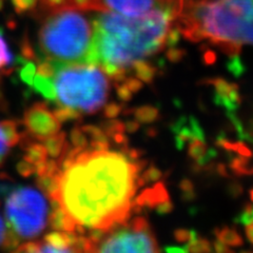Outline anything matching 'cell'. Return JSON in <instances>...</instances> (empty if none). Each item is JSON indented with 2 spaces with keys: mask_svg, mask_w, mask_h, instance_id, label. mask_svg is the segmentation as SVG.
Returning <instances> with one entry per match:
<instances>
[{
  "mask_svg": "<svg viewBox=\"0 0 253 253\" xmlns=\"http://www.w3.org/2000/svg\"><path fill=\"white\" fill-rule=\"evenodd\" d=\"M226 68L229 72L236 78L243 76L247 71L246 67H245L239 55L230 56V59L226 62Z\"/></svg>",
  "mask_w": 253,
  "mask_h": 253,
  "instance_id": "22",
  "label": "cell"
},
{
  "mask_svg": "<svg viewBox=\"0 0 253 253\" xmlns=\"http://www.w3.org/2000/svg\"><path fill=\"white\" fill-rule=\"evenodd\" d=\"M162 177V171L156 168L155 166H151L147 169L141 176L138 177V186H144L146 184H150L152 181H156Z\"/></svg>",
  "mask_w": 253,
  "mask_h": 253,
  "instance_id": "28",
  "label": "cell"
},
{
  "mask_svg": "<svg viewBox=\"0 0 253 253\" xmlns=\"http://www.w3.org/2000/svg\"><path fill=\"white\" fill-rule=\"evenodd\" d=\"M116 92H117V96L120 98L122 101L126 102V101H130L132 98V92L130 91V89L128 86L126 85V84H116Z\"/></svg>",
  "mask_w": 253,
  "mask_h": 253,
  "instance_id": "37",
  "label": "cell"
},
{
  "mask_svg": "<svg viewBox=\"0 0 253 253\" xmlns=\"http://www.w3.org/2000/svg\"><path fill=\"white\" fill-rule=\"evenodd\" d=\"M216 239L224 244L228 245V246L232 247H242L244 245V240L242 236L237 233V231L233 228L230 227H223V228H216L213 231Z\"/></svg>",
  "mask_w": 253,
  "mask_h": 253,
  "instance_id": "11",
  "label": "cell"
},
{
  "mask_svg": "<svg viewBox=\"0 0 253 253\" xmlns=\"http://www.w3.org/2000/svg\"><path fill=\"white\" fill-rule=\"evenodd\" d=\"M205 52L203 55V61L206 66H212L216 61V54L210 49H207L205 45Z\"/></svg>",
  "mask_w": 253,
  "mask_h": 253,
  "instance_id": "46",
  "label": "cell"
},
{
  "mask_svg": "<svg viewBox=\"0 0 253 253\" xmlns=\"http://www.w3.org/2000/svg\"><path fill=\"white\" fill-rule=\"evenodd\" d=\"M55 67L54 84L62 106L94 114L105 107L110 84L107 74L94 63H69Z\"/></svg>",
  "mask_w": 253,
  "mask_h": 253,
  "instance_id": "4",
  "label": "cell"
},
{
  "mask_svg": "<svg viewBox=\"0 0 253 253\" xmlns=\"http://www.w3.org/2000/svg\"><path fill=\"white\" fill-rule=\"evenodd\" d=\"M9 146H7L6 141L2 135V132L0 130V167L4 164L5 158L9 153Z\"/></svg>",
  "mask_w": 253,
  "mask_h": 253,
  "instance_id": "44",
  "label": "cell"
},
{
  "mask_svg": "<svg viewBox=\"0 0 253 253\" xmlns=\"http://www.w3.org/2000/svg\"><path fill=\"white\" fill-rule=\"evenodd\" d=\"M146 165L124 153L85 149L61 171L55 200L77 226L108 232L128 221L138 174Z\"/></svg>",
  "mask_w": 253,
  "mask_h": 253,
  "instance_id": "1",
  "label": "cell"
},
{
  "mask_svg": "<svg viewBox=\"0 0 253 253\" xmlns=\"http://www.w3.org/2000/svg\"><path fill=\"white\" fill-rule=\"evenodd\" d=\"M135 120L142 124H151L160 118V111L152 106H144L137 109H133Z\"/></svg>",
  "mask_w": 253,
  "mask_h": 253,
  "instance_id": "17",
  "label": "cell"
},
{
  "mask_svg": "<svg viewBox=\"0 0 253 253\" xmlns=\"http://www.w3.org/2000/svg\"><path fill=\"white\" fill-rule=\"evenodd\" d=\"M36 73L38 75H42L45 77H53L55 75V67L53 63L49 60L39 61L38 66L36 68Z\"/></svg>",
  "mask_w": 253,
  "mask_h": 253,
  "instance_id": "33",
  "label": "cell"
},
{
  "mask_svg": "<svg viewBox=\"0 0 253 253\" xmlns=\"http://www.w3.org/2000/svg\"><path fill=\"white\" fill-rule=\"evenodd\" d=\"M189 126H190V128H191V130H192V132L194 134V136L196 138H199V139L205 141V139H206L205 132H204V130L202 128L200 122L197 121L195 117L192 116V117L189 118Z\"/></svg>",
  "mask_w": 253,
  "mask_h": 253,
  "instance_id": "35",
  "label": "cell"
},
{
  "mask_svg": "<svg viewBox=\"0 0 253 253\" xmlns=\"http://www.w3.org/2000/svg\"><path fill=\"white\" fill-rule=\"evenodd\" d=\"M215 171L219 176L223 177H229V173L227 171V167L224 164H218L215 167Z\"/></svg>",
  "mask_w": 253,
  "mask_h": 253,
  "instance_id": "52",
  "label": "cell"
},
{
  "mask_svg": "<svg viewBox=\"0 0 253 253\" xmlns=\"http://www.w3.org/2000/svg\"><path fill=\"white\" fill-rule=\"evenodd\" d=\"M234 223L243 226H247L253 223V204H246L243 211L234 218Z\"/></svg>",
  "mask_w": 253,
  "mask_h": 253,
  "instance_id": "29",
  "label": "cell"
},
{
  "mask_svg": "<svg viewBox=\"0 0 253 253\" xmlns=\"http://www.w3.org/2000/svg\"><path fill=\"white\" fill-rule=\"evenodd\" d=\"M166 56H167L170 62H174V63L179 62L186 56V51L183 49H174V47L171 46V49L168 50Z\"/></svg>",
  "mask_w": 253,
  "mask_h": 253,
  "instance_id": "38",
  "label": "cell"
},
{
  "mask_svg": "<svg viewBox=\"0 0 253 253\" xmlns=\"http://www.w3.org/2000/svg\"><path fill=\"white\" fill-rule=\"evenodd\" d=\"M165 251H167L169 253H171V252H187L186 248H178V247H169V248H166Z\"/></svg>",
  "mask_w": 253,
  "mask_h": 253,
  "instance_id": "55",
  "label": "cell"
},
{
  "mask_svg": "<svg viewBox=\"0 0 253 253\" xmlns=\"http://www.w3.org/2000/svg\"><path fill=\"white\" fill-rule=\"evenodd\" d=\"M155 209H156V212L158 213V214L166 215V214H169V213H171L173 211L174 205L170 200H168V201H165V202L161 203L160 205H157Z\"/></svg>",
  "mask_w": 253,
  "mask_h": 253,
  "instance_id": "43",
  "label": "cell"
},
{
  "mask_svg": "<svg viewBox=\"0 0 253 253\" xmlns=\"http://www.w3.org/2000/svg\"><path fill=\"white\" fill-rule=\"evenodd\" d=\"M13 62L12 53L10 52L2 35L0 34V70L10 68Z\"/></svg>",
  "mask_w": 253,
  "mask_h": 253,
  "instance_id": "27",
  "label": "cell"
},
{
  "mask_svg": "<svg viewBox=\"0 0 253 253\" xmlns=\"http://www.w3.org/2000/svg\"><path fill=\"white\" fill-rule=\"evenodd\" d=\"M0 130L9 147H14L19 144L20 133L18 132V123L16 121H3L0 123Z\"/></svg>",
  "mask_w": 253,
  "mask_h": 253,
  "instance_id": "16",
  "label": "cell"
},
{
  "mask_svg": "<svg viewBox=\"0 0 253 253\" xmlns=\"http://www.w3.org/2000/svg\"><path fill=\"white\" fill-rule=\"evenodd\" d=\"M207 145H206V141L201 140L199 138H194L191 141H189V147H188V155L191 157L193 161L200 160L202 156H204L207 152Z\"/></svg>",
  "mask_w": 253,
  "mask_h": 253,
  "instance_id": "18",
  "label": "cell"
},
{
  "mask_svg": "<svg viewBox=\"0 0 253 253\" xmlns=\"http://www.w3.org/2000/svg\"><path fill=\"white\" fill-rule=\"evenodd\" d=\"M227 193L232 199H237V197H240L244 193V188L241 184L234 181V183H230L228 185Z\"/></svg>",
  "mask_w": 253,
  "mask_h": 253,
  "instance_id": "42",
  "label": "cell"
},
{
  "mask_svg": "<svg viewBox=\"0 0 253 253\" xmlns=\"http://www.w3.org/2000/svg\"><path fill=\"white\" fill-rule=\"evenodd\" d=\"M232 151L239 153L240 155L246 156V157H252L253 156V152L246 145L244 144L243 140L233 142V144H232Z\"/></svg>",
  "mask_w": 253,
  "mask_h": 253,
  "instance_id": "40",
  "label": "cell"
},
{
  "mask_svg": "<svg viewBox=\"0 0 253 253\" xmlns=\"http://www.w3.org/2000/svg\"><path fill=\"white\" fill-rule=\"evenodd\" d=\"M13 190L12 186L7 183H3V181H0V197H2L6 194H9Z\"/></svg>",
  "mask_w": 253,
  "mask_h": 253,
  "instance_id": "50",
  "label": "cell"
},
{
  "mask_svg": "<svg viewBox=\"0 0 253 253\" xmlns=\"http://www.w3.org/2000/svg\"><path fill=\"white\" fill-rule=\"evenodd\" d=\"M25 160L32 163L34 166L47 160V152L43 144L32 141L25 149Z\"/></svg>",
  "mask_w": 253,
  "mask_h": 253,
  "instance_id": "15",
  "label": "cell"
},
{
  "mask_svg": "<svg viewBox=\"0 0 253 253\" xmlns=\"http://www.w3.org/2000/svg\"><path fill=\"white\" fill-rule=\"evenodd\" d=\"M203 84H213L215 88V93L220 95H228L229 91L232 89L233 84L228 83L224 78L216 77V78H208L202 81Z\"/></svg>",
  "mask_w": 253,
  "mask_h": 253,
  "instance_id": "23",
  "label": "cell"
},
{
  "mask_svg": "<svg viewBox=\"0 0 253 253\" xmlns=\"http://www.w3.org/2000/svg\"><path fill=\"white\" fill-rule=\"evenodd\" d=\"M196 199V194L194 191H189V192H181V200L186 203L193 202Z\"/></svg>",
  "mask_w": 253,
  "mask_h": 253,
  "instance_id": "51",
  "label": "cell"
},
{
  "mask_svg": "<svg viewBox=\"0 0 253 253\" xmlns=\"http://www.w3.org/2000/svg\"><path fill=\"white\" fill-rule=\"evenodd\" d=\"M101 129L107 134V136L112 137L114 134L125 132V124L121 121H117L115 118H108V121L102 123Z\"/></svg>",
  "mask_w": 253,
  "mask_h": 253,
  "instance_id": "26",
  "label": "cell"
},
{
  "mask_svg": "<svg viewBox=\"0 0 253 253\" xmlns=\"http://www.w3.org/2000/svg\"><path fill=\"white\" fill-rule=\"evenodd\" d=\"M7 228L21 240L41 235L49 223L45 197L32 187H18L7 194L4 205Z\"/></svg>",
  "mask_w": 253,
  "mask_h": 253,
  "instance_id": "5",
  "label": "cell"
},
{
  "mask_svg": "<svg viewBox=\"0 0 253 253\" xmlns=\"http://www.w3.org/2000/svg\"><path fill=\"white\" fill-rule=\"evenodd\" d=\"M186 251L187 252H193V253H199V252H212V245L207 239H203V237L197 236L195 240H192L188 242Z\"/></svg>",
  "mask_w": 253,
  "mask_h": 253,
  "instance_id": "19",
  "label": "cell"
},
{
  "mask_svg": "<svg viewBox=\"0 0 253 253\" xmlns=\"http://www.w3.org/2000/svg\"><path fill=\"white\" fill-rule=\"evenodd\" d=\"M227 117L229 118V121H230V123L234 126V129L237 134V137H239L240 140H243L246 130H245V126H244L243 123L241 122L240 118L237 117L236 114L234 112H232V111H227Z\"/></svg>",
  "mask_w": 253,
  "mask_h": 253,
  "instance_id": "31",
  "label": "cell"
},
{
  "mask_svg": "<svg viewBox=\"0 0 253 253\" xmlns=\"http://www.w3.org/2000/svg\"><path fill=\"white\" fill-rule=\"evenodd\" d=\"M243 141L249 142V144L253 147V132H252V131H250V132L246 131V132H245V135H244Z\"/></svg>",
  "mask_w": 253,
  "mask_h": 253,
  "instance_id": "54",
  "label": "cell"
},
{
  "mask_svg": "<svg viewBox=\"0 0 253 253\" xmlns=\"http://www.w3.org/2000/svg\"><path fill=\"white\" fill-rule=\"evenodd\" d=\"M179 189L181 192H189V191H194V185L190 179L184 178L180 180L179 183Z\"/></svg>",
  "mask_w": 253,
  "mask_h": 253,
  "instance_id": "48",
  "label": "cell"
},
{
  "mask_svg": "<svg viewBox=\"0 0 253 253\" xmlns=\"http://www.w3.org/2000/svg\"><path fill=\"white\" fill-rule=\"evenodd\" d=\"M139 129V124L135 121H129L125 124V131L128 133H135Z\"/></svg>",
  "mask_w": 253,
  "mask_h": 253,
  "instance_id": "49",
  "label": "cell"
},
{
  "mask_svg": "<svg viewBox=\"0 0 253 253\" xmlns=\"http://www.w3.org/2000/svg\"><path fill=\"white\" fill-rule=\"evenodd\" d=\"M213 247H214V251L217 253H234L232 249L228 247V245L224 244L223 242H220L216 240L214 243H213Z\"/></svg>",
  "mask_w": 253,
  "mask_h": 253,
  "instance_id": "47",
  "label": "cell"
},
{
  "mask_svg": "<svg viewBox=\"0 0 253 253\" xmlns=\"http://www.w3.org/2000/svg\"><path fill=\"white\" fill-rule=\"evenodd\" d=\"M53 113L60 123H66L68 121H75L81 118V112H79V111L73 108L66 107V106L57 108Z\"/></svg>",
  "mask_w": 253,
  "mask_h": 253,
  "instance_id": "21",
  "label": "cell"
},
{
  "mask_svg": "<svg viewBox=\"0 0 253 253\" xmlns=\"http://www.w3.org/2000/svg\"><path fill=\"white\" fill-rule=\"evenodd\" d=\"M183 0H100L104 11L115 12L129 17H137L155 9L156 6Z\"/></svg>",
  "mask_w": 253,
  "mask_h": 253,
  "instance_id": "8",
  "label": "cell"
},
{
  "mask_svg": "<svg viewBox=\"0 0 253 253\" xmlns=\"http://www.w3.org/2000/svg\"><path fill=\"white\" fill-rule=\"evenodd\" d=\"M17 171L21 176L29 177L31 175H33V174L36 172V169H35V166L33 164L28 162L27 160L23 158L22 161H20L17 164Z\"/></svg>",
  "mask_w": 253,
  "mask_h": 253,
  "instance_id": "34",
  "label": "cell"
},
{
  "mask_svg": "<svg viewBox=\"0 0 253 253\" xmlns=\"http://www.w3.org/2000/svg\"><path fill=\"white\" fill-rule=\"evenodd\" d=\"M71 142L74 147H78V148H83V149H86L89 147V139L88 136L85 135V133L83 131L82 126H76L75 128L72 129L71 131Z\"/></svg>",
  "mask_w": 253,
  "mask_h": 253,
  "instance_id": "24",
  "label": "cell"
},
{
  "mask_svg": "<svg viewBox=\"0 0 253 253\" xmlns=\"http://www.w3.org/2000/svg\"><path fill=\"white\" fill-rule=\"evenodd\" d=\"M20 245V240L16 236L10 229H7V225L0 215V248L3 250L15 251Z\"/></svg>",
  "mask_w": 253,
  "mask_h": 253,
  "instance_id": "10",
  "label": "cell"
},
{
  "mask_svg": "<svg viewBox=\"0 0 253 253\" xmlns=\"http://www.w3.org/2000/svg\"><path fill=\"white\" fill-rule=\"evenodd\" d=\"M36 66L34 62L27 61L22 65V69L20 70V78L21 81L28 85H33V82L36 74Z\"/></svg>",
  "mask_w": 253,
  "mask_h": 253,
  "instance_id": "25",
  "label": "cell"
},
{
  "mask_svg": "<svg viewBox=\"0 0 253 253\" xmlns=\"http://www.w3.org/2000/svg\"><path fill=\"white\" fill-rule=\"evenodd\" d=\"M23 124L30 135L39 141L58 133L61 128V123L43 102H36L26 111Z\"/></svg>",
  "mask_w": 253,
  "mask_h": 253,
  "instance_id": "7",
  "label": "cell"
},
{
  "mask_svg": "<svg viewBox=\"0 0 253 253\" xmlns=\"http://www.w3.org/2000/svg\"><path fill=\"white\" fill-rule=\"evenodd\" d=\"M95 1H100V0H95Z\"/></svg>",
  "mask_w": 253,
  "mask_h": 253,
  "instance_id": "57",
  "label": "cell"
},
{
  "mask_svg": "<svg viewBox=\"0 0 253 253\" xmlns=\"http://www.w3.org/2000/svg\"><path fill=\"white\" fill-rule=\"evenodd\" d=\"M66 133L58 132L54 135L47 137L43 140V145L46 149L47 155H50L53 158H57L61 155L63 148L66 146Z\"/></svg>",
  "mask_w": 253,
  "mask_h": 253,
  "instance_id": "13",
  "label": "cell"
},
{
  "mask_svg": "<svg viewBox=\"0 0 253 253\" xmlns=\"http://www.w3.org/2000/svg\"><path fill=\"white\" fill-rule=\"evenodd\" d=\"M249 195H250V200H251V202L253 203V188L249 190Z\"/></svg>",
  "mask_w": 253,
  "mask_h": 253,
  "instance_id": "56",
  "label": "cell"
},
{
  "mask_svg": "<svg viewBox=\"0 0 253 253\" xmlns=\"http://www.w3.org/2000/svg\"><path fill=\"white\" fill-rule=\"evenodd\" d=\"M170 200L169 192L164 183H157L152 188L146 189L144 192L136 197V200L132 203V206H137L142 209L155 208L161 203Z\"/></svg>",
  "mask_w": 253,
  "mask_h": 253,
  "instance_id": "9",
  "label": "cell"
},
{
  "mask_svg": "<svg viewBox=\"0 0 253 253\" xmlns=\"http://www.w3.org/2000/svg\"><path fill=\"white\" fill-rule=\"evenodd\" d=\"M125 84L130 89V91L132 93L138 92L142 88V85H144L142 84V82L137 77L136 78H132V77L126 78V79H125Z\"/></svg>",
  "mask_w": 253,
  "mask_h": 253,
  "instance_id": "45",
  "label": "cell"
},
{
  "mask_svg": "<svg viewBox=\"0 0 253 253\" xmlns=\"http://www.w3.org/2000/svg\"><path fill=\"white\" fill-rule=\"evenodd\" d=\"M249 160L246 156H237L232 157L230 163H229V167L232 170V172L236 176H243L246 175V171L249 168Z\"/></svg>",
  "mask_w": 253,
  "mask_h": 253,
  "instance_id": "20",
  "label": "cell"
},
{
  "mask_svg": "<svg viewBox=\"0 0 253 253\" xmlns=\"http://www.w3.org/2000/svg\"><path fill=\"white\" fill-rule=\"evenodd\" d=\"M17 13H26L34 10L39 0H12Z\"/></svg>",
  "mask_w": 253,
  "mask_h": 253,
  "instance_id": "32",
  "label": "cell"
},
{
  "mask_svg": "<svg viewBox=\"0 0 253 253\" xmlns=\"http://www.w3.org/2000/svg\"><path fill=\"white\" fill-rule=\"evenodd\" d=\"M155 235L146 218L135 217L105 233L94 252H160Z\"/></svg>",
  "mask_w": 253,
  "mask_h": 253,
  "instance_id": "6",
  "label": "cell"
},
{
  "mask_svg": "<svg viewBox=\"0 0 253 253\" xmlns=\"http://www.w3.org/2000/svg\"><path fill=\"white\" fill-rule=\"evenodd\" d=\"M93 39V20L72 6L51 11L39 31L42 52L54 66L86 63Z\"/></svg>",
  "mask_w": 253,
  "mask_h": 253,
  "instance_id": "3",
  "label": "cell"
},
{
  "mask_svg": "<svg viewBox=\"0 0 253 253\" xmlns=\"http://www.w3.org/2000/svg\"><path fill=\"white\" fill-rule=\"evenodd\" d=\"M34 89L41 93L47 100H55L56 97V89L51 77H45L42 75H36L33 82Z\"/></svg>",
  "mask_w": 253,
  "mask_h": 253,
  "instance_id": "12",
  "label": "cell"
},
{
  "mask_svg": "<svg viewBox=\"0 0 253 253\" xmlns=\"http://www.w3.org/2000/svg\"><path fill=\"white\" fill-rule=\"evenodd\" d=\"M132 68L134 69V73H135V76L138 79H140L142 83L151 84L154 81L157 69L154 66H152L150 62H148L144 59L137 60L133 63Z\"/></svg>",
  "mask_w": 253,
  "mask_h": 253,
  "instance_id": "14",
  "label": "cell"
},
{
  "mask_svg": "<svg viewBox=\"0 0 253 253\" xmlns=\"http://www.w3.org/2000/svg\"><path fill=\"white\" fill-rule=\"evenodd\" d=\"M199 236L195 230H186V229H176L174 231V239L178 243H188L192 240H195Z\"/></svg>",
  "mask_w": 253,
  "mask_h": 253,
  "instance_id": "30",
  "label": "cell"
},
{
  "mask_svg": "<svg viewBox=\"0 0 253 253\" xmlns=\"http://www.w3.org/2000/svg\"><path fill=\"white\" fill-rule=\"evenodd\" d=\"M42 241L39 242H28L22 245H19L18 248L16 249V252H28V253H34V252H41Z\"/></svg>",
  "mask_w": 253,
  "mask_h": 253,
  "instance_id": "36",
  "label": "cell"
},
{
  "mask_svg": "<svg viewBox=\"0 0 253 253\" xmlns=\"http://www.w3.org/2000/svg\"><path fill=\"white\" fill-rule=\"evenodd\" d=\"M122 110H123L122 106L115 104V102H111V104L105 106L104 114L107 118H116L122 113Z\"/></svg>",
  "mask_w": 253,
  "mask_h": 253,
  "instance_id": "39",
  "label": "cell"
},
{
  "mask_svg": "<svg viewBox=\"0 0 253 253\" xmlns=\"http://www.w3.org/2000/svg\"><path fill=\"white\" fill-rule=\"evenodd\" d=\"M183 9L184 3L169 2L137 17L101 12L93 20V46L86 63L126 71L135 61L162 52Z\"/></svg>",
  "mask_w": 253,
  "mask_h": 253,
  "instance_id": "2",
  "label": "cell"
},
{
  "mask_svg": "<svg viewBox=\"0 0 253 253\" xmlns=\"http://www.w3.org/2000/svg\"><path fill=\"white\" fill-rule=\"evenodd\" d=\"M245 227H246L245 228V233H246L247 240L251 245H253V223Z\"/></svg>",
  "mask_w": 253,
  "mask_h": 253,
  "instance_id": "53",
  "label": "cell"
},
{
  "mask_svg": "<svg viewBox=\"0 0 253 253\" xmlns=\"http://www.w3.org/2000/svg\"><path fill=\"white\" fill-rule=\"evenodd\" d=\"M21 54H22L23 58L27 60H34L35 59L34 50H33V47H32L28 39L23 41L21 43Z\"/></svg>",
  "mask_w": 253,
  "mask_h": 253,
  "instance_id": "41",
  "label": "cell"
}]
</instances>
